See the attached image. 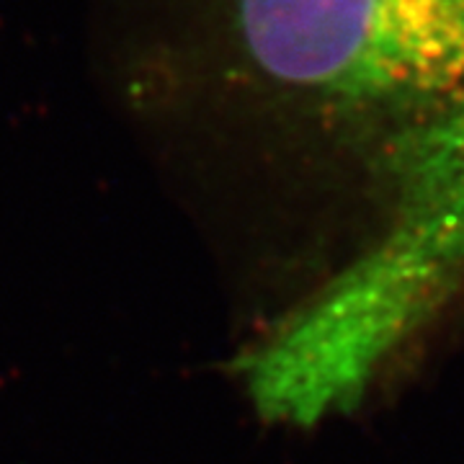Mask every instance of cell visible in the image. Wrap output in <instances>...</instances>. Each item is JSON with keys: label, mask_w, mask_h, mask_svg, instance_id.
<instances>
[{"label": "cell", "mask_w": 464, "mask_h": 464, "mask_svg": "<svg viewBox=\"0 0 464 464\" xmlns=\"http://www.w3.org/2000/svg\"><path fill=\"white\" fill-rule=\"evenodd\" d=\"M253 81L402 132L464 99V0H209Z\"/></svg>", "instance_id": "obj_1"}, {"label": "cell", "mask_w": 464, "mask_h": 464, "mask_svg": "<svg viewBox=\"0 0 464 464\" xmlns=\"http://www.w3.org/2000/svg\"><path fill=\"white\" fill-rule=\"evenodd\" d=\"M392 176L398 209L390 227L333 289L362 331L402 343L464 274V99L395 137Z\"/></svg>", "instance_id": "obj_2"}]
</instances>
